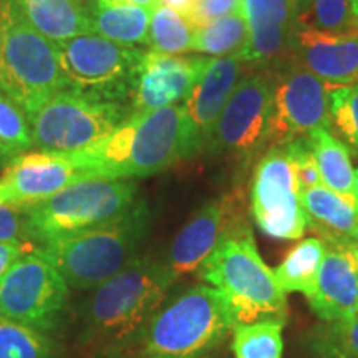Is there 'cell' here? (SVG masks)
<instances>
[{
	"label": "cell",
	"instance_id": "cell-2",
	"mask_svg": "<svg viewBox=\"0 0 358 358\" xmlns=\"http://www.w3.org/2000/svg\"><path fill=\"white\" fill-rule=\"evenodd\" d=\"M174 277L164 262L136 256L83 303V343L105 358H118L133 345L151 317L166 302Z\"/></svg>",
	"mask_w": 358,
	"mask_h": 358
},
{
	"label": "cell",
	"instance_id": "cell-43",
	"mask_svg": "<svg viewBox=\"0 0 358 358\" xmlns=\"http://www.w3.org/2000/svg\"><path fill=\"white\" fill-rule=\"evenodd\" d=\"M355 186H357V199H358V169L355 171Z\"/></svg>",
	"mask_w": 358,
	"mask_h": 358
},
{
	"label": "cell",
	"instance_id": "cell-9",
	"mask_svg": "<svg viewBox=\"0 0 358 358\" xmlns=\"http://www.w3.org/2000/svg\"><path fill=\"white\" fill-rule=\"evenodd\" d=\"M60 65L70 88L101 100L120 103L131 98L145 52L85 34L57 43Z\"/></svg>",
	"mask_w": 358,
	"mask_h": 358
},
{
	"label": "cell",
	"instance_id": "cell-28",
	"mask_svg": "<svg viewBox=\"0 0 358 358\" xmlns=\"http://www.w3.org/2000/svg\"><path fill=\"white\" fill-rule=\"evenodd\" d=\"M282 322L239 324L232 330L231 350L234 358H282Z\"/></svg>",
	"mask_w": 358,
	"mask_h": 358
},
{
	"label": "cell",
	"instance_id": "cell-37",
	"mask_svg": "<svg viewBox=\"0 0 358 358\" xmlns=\"http://www.w3.org/2000/svg\"><path fill=\"white\" fill-rule=\"evenodd\" d=\"M34 248L35 244L32 243L17 244V243H2V241H0V279L6 275V272L13 266V262H15L17 259L24 256L25 252H29V250Z\"/></svg>",
	"mask_w": 358,
	"mask_h": 358
},
{
	"label": "cell",
	"instance_id": "cell-44",
	"mask_svg": "<svg viewBox=\"0 0 358 358\" xmlns=\"http://www.w3.org/2000/svg\"><path fill=\"white\" fill-rule=\"evenodd\" d=\"M209 358H211V357H209Z\"/></svg>",
	"mask_w": 358,
	"mask_h": 358
},
{
	"label": "cell",
	"instance_id": "cell-5",
	"mask_svg": "<svg viewBox=\"0 0 358 358\" xmlns=\"http://www.w3.org/2000/svg\"><path fill=\"white\" fill-rule=\"evenodd\" d=\"M196 274L224 294L237 325L287 320V294L277 284L274 271L262 261L249 221L237 226Z\"/></svg>",
	"mask_w": 358,
	"mask_h": 358
},
{
	"label": "cell",
	"instance_id": "cell-42",
	"mask_svg": "<svg viewBox=\"0 0 358 358\" xmlns=\"http://www.w3.org/2000/svg\"><path fill=\"white\" fill-rule=\"evenodd\" d=\"M2 2L3 0H0V47H2Z\"/></svg>",
	"mask_w": 358,
	"mask_h": 358
},
{
	"label": "cell",
	"instance_id": "cell-20",
	"mask_svg": "<svg viewBox=\"0 0 358 358\" xmlns=\"http://www.w3.org/2000/svg\"><path fill=\"white\" fill-rule=\"evenodd\" d=\"M308 307L322 322L350 319L358 313V267L347 248L327 244Z\"/></svg>",
	"mask_w": 358,
	"mask_h": 358
},
{
	"label": "cell",
	"instance_id": "cell-18",
	"mask_svg": "<svg viewBox=\"0 0 358 358\" xmlns=\"http://www.w3.org/2000/svg\"><path fill=\"white\" fill-rule=\"evenodd\" d=\"M241 12L249 29L241 60L261 66L284 64L295 30V0H243Z\"/></svg>",
	"mask_w": 358,
	"mask_h": 358
},
{
	"label": "cell",
	"instance_id": "cell-12",
	"mask_svg": "<svg viewBox=\"0 0 358 358\" xmlns=\"http://www.w3.org/2000/svg\"><path fill=\"white\" fill-rule=\"evenodd\" d=\"M250 214L264 234L277 241L302 239L307 216L295 169L284 146H271L254 168Z\"/></svg>",
	"mask_w": 358,
	"mask_h": 358
},
{
	"label": "cell",
	"instance_id": "cell-15",
	"mask_svg": "<svg viewBox=\"0 0 358 358\" xmlns=\"http://www.w3.org/2000/svg\"><path fill=\"white\" fill-rule=\"evenodd\" d=\"M245 217L241 192H229L206 203L178 232L169 248L164 266L174 280L198 272L219 244L241 226Z\"/></svg>",
	"mask_w": 358,
	"mask_h": 358
},
{
	"label": "cell",
	"instance_id": "cell-39",
	"mask_svg": "<svg viewBox=\"0 0 358 358\" xmlns=\"http://www.w3.org/2000/svg\"><path fill=\"white\" fill-rule=\"evenodd\" d=\"M110 2H122V3H133V6H141L155 10L159 6L158 0H110Z\"/></svg>",
	"mask_w": 358,
	"mask_h": 358
},
{
	"label": "cell",
	"instance_id": "cell-41",
	"mask_svg": "<svg viewBox=\"0 0 358 358\" xmlns=\"http://www.w3.org/2000/svg\"><path fill=\"white\" fill-rule=\"evenodd\" d=\"M347 249L352 252V256H353V259H355L357 267H358V245H350V248H347Z\"/></svg>",
	"mask_w": 358,
	"mask_h": 358
},
{
	"label": "cell",
	"instance_id": "cell-31",
	"mask_svg": "<svg viewBox=\"0 0 358 358\" xmlns=\"http://www.w3.org/2000/svg\"><path fill=\"white\" fill-rule=\"evenodd\" d=\"M352 0H295V29L340 32L350 25Z\"/></svg>",
	"mask_w": 358,
	"mask_h": 358
},
{
	"label": "cell",
	"instance_id": "cell-30",
	"mask_svg": "<svg viewBox=\"0 0 358 358\" xmlns=\"http://www.w3.org/2000/svg\"><path fill=\"white\" fill-rule=\"evenodd\" d=\"M0 358H55L47 334L0 317Z\"/></svg>",
	"mask_w": 358,
	"mask_h": 358
},
{
	"label": "cell",
	"instance_id": "cell-23",
	"mask_svg": "<svg viewBox=\"0 0 358 358\" xmlns=\"http://www.w3.org/2000/svg\"><path fill=\"white\" fill-rule=\"evenodd\" d=\"M92 34L111 42L134 47L148 45L153 10L133 3L92 0L85 6Z\"/></svg>",
	"mask_w": 358,
	"mask_h": 358
},
{
	"label": "cell",
	"instance_id": "cell-17",
	"mask_svg": "<svg viewBox=\"0 0 358 358\" xmlns=\"http://www.w3.org/2000/svg\"><path fill=\"white\" fill-rule=\"evenodd\" d=\"M211 62L213 58L206 57L145 52L131 95V110H156L185 101Z\"/></svg>",
	"mask_w": 358,
	"mask_h": 358
},
{
	"label": "cell",
	"instance_id": "cell-27",
	"mask_svg": "<svg viewBox=\"0 0 358 358\" xmlns=\"http://www.w3.org/2000/svg\"><path fill=\"white\" fill-rule=\"evenodd\" d=\"M248 38V22L243 12H237L196 29L191 52L206 53L213 58L239 55L244 50Z\"/></svg>",
	"mask_w": 358,
	"mask_h": 358
},
{
	"label": "cell",
	"instance_id": "cell-4",
	"mask_svg": "<svg viewBox=\"0 0 358 358\" xmlns=\"http://www.w3.org/2000/svg\"><path fill=\"white\" fill-rule=\"evenodd\" d=\"M148 229V206L136 201L115 221L35 244V250L60 272L70 287L95 289L138 256Z\"/></svg>",
	"mask_w": 358,
	"mask_h": 358
},
{
	"label": "cell",
	"instance_id": "cell-36",
	"mask_svg": "<svg viewBox=\"0 0 358 358\" xmlns=\"http://www.w3.org/2000/svg\"><path fill=\"white\" fill-rule=\"evenodd\" d=\"M0 241L2 243H32L27 229L25 213L0 204ZM34 244V243H32Z\"/></svg>",
	"mask_w": 358,
	"mask_h": 358
},
{
	"label": "cell",
	"instance_id": "cell-35",
	"mask_svg": "<svg viewBox=\"0 0 358 358\" xmlns=\"http://www.w3.org/2000/svg\"><path fill=\"white\" fill-rule=\"evenodd\" d=\"M243 0H198L196 7L186 17L194 29H201L222 17L241 12Z\"/></svg>",
	"mask_w": 358,
	"mask_h": 358
},
{
	"label": "cell",
	"instance_id": "cell-14",
	"mask_svg": "<svg viewBox=\"0 0 358 358\" xmlns=\"http://www.w3.org/2000/svg\"><path fill=\"white\" fill-rule=\"evenodd\" d=\"M90 176L69 153L35 151L10 159L0 176V204L27 211Z\"/></svg>",
	"mask_w": 358,
	"mask_h": 358
},
{
	"label": "cell",
	"instance_id": "cell-13",
	"mask_svg": "<svg viewBox=\"0 0 358 358\" xmlns=\"http://www.w3.org/2000/svg\"><path fill=\"white\" fill-rule=\"evenodd\" d=\"M272 77L271 146H282L313 129H330V88L294 62L280 64Z\"/></svg>",
	"mask_w": 358,
	"mask_h": 358
},
{
	"label": "cell",
	"instance_id": "cell-32",
	"mask_svg": "<svg viewBox=\"0 0 358 358\" xmlns=\"http://www.w3.org/2000/svg\"><path fill=\"white\" fill-rule=\"evenodd\" d=\"M32 146V127L25 111L0 92V156L12 159Z\"/></svg>",
	"mask_w": 358,
	"mask_h": 358
},
{
	"label": "cell",
	"instance_id": "cell-22",
	"mask_svg": "<svg viewBox=\"0 0 358 358\" xmlns=\"http://www.w3.org/2000/svg\"><path fill=\"white\" fill-rule=\"evenodd\" d=\"M7 3L22 20L55 43L92 34L80 0H7Z\"/></svg>",
	"mask_w": 358,
	"mask_h": 358
},
{
	"label": "cell",
	"instance_id": "cell-7",
	"mask_svg": "<svg viewBox=\"0 0 358 358\" xmlns=\"http://www.w3.org/2000/svg\"><path fill=\"white\" fill-rule=\"evenodd\" d=\"M138 186L129 179H87L27 209V229L34 244L92 229L115 221L136 203Z\"/></svg>",
	"mask_w": 358,
	"mask_h": 358
},
{
	"label": "cell",
	"instance_id": "cell-40",
	"mask_svg": "<svg viewBox=\"0 0 358 358\" xmlns=\"http://www.w3.org/2000/svg\"><path fill=\"white\" fill-rule=\"evenodd\" d=\"M350 17L352 27H358V0H352L350 2Z\"/></svg>",
	"mask_w": 358,
	"mask_h": 358
},
{
	"label": "cell",
	"instance_id": "cell-26",
	"mask_svg": "<svg viewBox=\"0 0 358 358\" xmlns=\"http://www.w3.org/2000/svg\"><path fill=\"white\" fill-rule=\"evenodd\" d=\"M301 345L308 358H358V313L310 327Z\"/></svg>",
	"mask_w": 358,
	"mask_h": 358
},
{
	"label": "cell",
	"instance_id": "cell-34",
	"mask_svg": "<svg viewBox=\"0 0 358 358\" xmlns=\"http://www.w3.org/2000/svg\"><path fill=\"white\" fill-rule=\"evenodd\" d=\"M287 151L292 166L295 169V176H297L301 191L310 189V187L322 186V179L319 168H317L315 158H313L310 143L307 136L295 138V140L282 145Z\"/></svg>",
	"mask_w": 358,
	"mask_h": 358
},
{
	"label": "cell",
	"instance_id": "cell-38",
	"mask_svg": "<svg viewBox=\"0 0 358 358\" xmlns=\"http://www.w3.org/2000/svg\"><path fill=\"white\" fill-rule=\"evenodd\" d=\"M159 6L171 8V10L178 12L179 15L187 17L192 12V8L196 7L198 0H158Z\"/></svg>",
	"mask_w": 358,
	"mask_h": 358
},
{
	"label": "cell",
	"instance_id": "cell-33",
	"mask_svg": "<svg viewBox=\"0 0 358 358\" xmlns=\"http://www.w3.org/2000/svg\"><path fill=\"white\" fill-rule=\"evenodd\" d=\"M330 120L332 129L358 153V83L330 90Z\"/></svg>",
	"mask_w": 358,
	"mask_h": 358
},
{
	"label": "cell",
	"instance_id": "cell-10",
	"mask_svg": "<svg viewBox=\"0 0 358 358\" xmlns=\"http://www.w3.org/2000/svg\"><path fill=\"white\" fill-rule=\"evenodd\" d=\"M70 285L37 250L30 249L0 279V317L48 334L64 322Z\"/></svg>",
	"mask_w": 358,
	"mask_h": 358
},
{
	"label": "cell",
	"instance_id": "cell-21",
	"mask_svg": "<svg viewBox=\"0 0 358 358\" xmlns=\"http://www.w3.org/2000/svg\"><path fill=\"white\" fill-rule=\"evenodd\" d=\"M301 192L307 229L329 245H358V208L324 185Z\"/></svg>",
	"mask_w": 358,
	"mask_h": 358
},
{
	"label": "cell",
	"instance_id": "cell-3",
	"mask_svg": "<svg viewBox=\"0 0 358 358\" xmlns=\"http://www.w3.org/2000/svg\"><path fill=\"white\" fill-rule=\"evenodd\" d=\"M237 325L222 292L208 284L164 302L118 358H209Z\"/></svg>",
	"mask_w": 358,
	"mask_h": 358
},
{
	"label": "cell",
	"instance_id": "cell-11",
	"mask_svg": "<svg viewBox=\"0 0 358 358\" xmlns=\"http://www.w3.org/2000/svg\"><path fill=\"white\" fill-rule=\"evenodd\" d=\"M271 136L272 77L271 71L264 70L237 82L214 124L206 150L248 161L271 145Z\"/></svg>",
	"mask_w": 358,
	"mask_h": 358
},
{
	"label": "cell",
	"instance_id": "cell-1",
	"mask_svg": "<svg viewBox=\"0 0 358 358\" xmlns=\"http://www.w3.org/2000/svg\"><path fill=\"white\" fill-rule=\"evenodd\" d=\"M90 179H131L163 173L194 158L185 105L133 111L106 140L69 153Z\"/></svg>",
	"mask_w": 358,
	"mask_h": 358
},
{
	"label": "cell",
	"instance_id": "cell-24",
	"mask_svg": "<svg viewBox=\"0 0 358 358\" xmlns=\"http://www.w3.org/2000/svg\"><path fill=\"white\" fill-rule=\"evenodd\" d=\"M307 140L319 168L322 185L358 208L355 169L352 166L348 146L330 133V129L324 128L313 129Z\"/></svg>",
	"mask_w": 358,
	"mask_h": 358
},
{
	"label": "cell",
	"instance_id": "cell-29",
	"mask_svg": "<svg viewBox=\"0 0 358 358\" xmlns=\"http://www.w3.org/2000/svg\"><path fill=\"white\" fill-rule=\"evenodd\" d=\"M194 32L196 29L186 17L179 15L171 8L158 6L151 15L148 45L153 52L181 55V53L191 52Z\"/></svg>",
	"mask_w": 358,
	"mask_h": 358
},
{
	"label": "cell",
	"instance_id": "cell-6",
	"mask_svg": "<svg viewBox=\"0 0 358 358\" xmlns=\"http://www.w3.org/2000/svg\"><path fill=\"white\" fill-rule=\"evenodd\" d=\"M69 88L55 42L43 37L2 2L0 92L12 98L27 118Z\"/></svg>",
	"mask_w": 358,
	"mask_h": 358
},
{
	"label": "cell",
	"instance_id": "cell-16",
	"mask_svg": "<svg viewBox=\"0 0 358 358\" xmlns=\"http://www.w3.org/2000/svg\"><path fill=\"white\" fill-rule=\"evenodd\" d=\"M290 57L297 65L320 78L329 88L358 82V27L350 30L295 29Z\"/></svg>",
	"mask_w": 358,
	"mask_h": 358
},
{
	"label": "cell",
	"instance_id": "cell-25",
	"mask_svg": "<svg viewBox=\"0 0 358 358\" xmlns=\"http://www.w3.org/2000/svg\"><path fill=\"white\" fill-rule=\"evenodd\" d=\"M327 244L319 237H308L299 243L274 271L275 280L285 294L297 292L308 297L315 287L324 261Z\"/></svg>",
	"mask_w": 358,
	"mask_h": 358
},
{
	"label": "cell",
	"instance_id": "cell-19",
	"mask_svg": "<svg viewBox=\"0 0 358 358\" xmlns=\"http://www.w3.org/2000/svg\"><path fill=\"white\" fill-rule=\"evenodd\" d=\"M243 64L239 55L213 58L211 65L182 103L189 120L194 156L208 148L214 124L239 82Z\"/></svg>",
	"mask_w": 358,
	"mask_h": 358
},
{
	"label": "cell",
	"instance_id": "cell-8",
	"mask_svg": "<svg viewBox=\"0 0 358 358\" xmlns=\"http://www.w3.org/2000/svg\"><path fill=\"white\" fill-rule=\"evenodd\" d=\"M123 105L65 88L30 116L34 146L40 151L77 153L101 143L128 116Z\"/></svg>",
	"mask_w": 358,
	"mask_h": 358
}]
</instances>
